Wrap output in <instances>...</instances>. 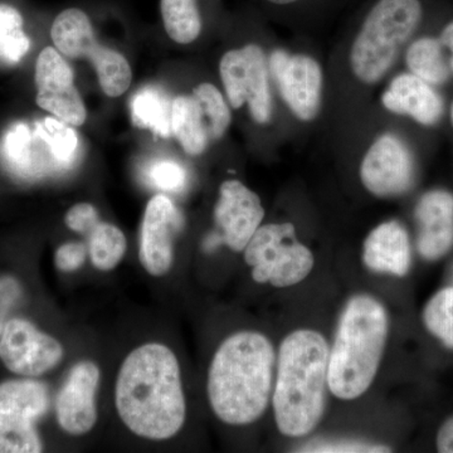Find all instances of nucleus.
<instances>
[{
  "instance_id": "1",
  "label": "nucleus",
  "mask_w": 453,
  "mask_h": 453,
  "mask_svg": "<svg viewBox=\"0 0 453 453\" xmlns=\"http://www.w3.org/2000/svg\"><path fill=\"white\" fill-rule=\"evenodd\" d=\"M116 412L131 434L149 441L177 436L187 419L180 365L162 342H146L125 357L115 384Z\"/></svg>"
},
{
  "instance_id": "2",
  "label": "nucleus",
  "mask_w": 453,
  "mask_h": 453,
  "mask_svg": "<svg viewBox=\"0 0 453 453\" xmlns=\"http://www.w3.org/2000/svg\"><path fill=\"white\" fill-rule=\"evenodd\" d=\"M275 368V349L266 336L257 332L228 336L208 371V401L217 418L229 426L258 421L270 404Z\"/></svg>"
},
{
  "instance_id": "3",
  "label": "nucleus",
  "mask_w": 453,
  "mask_h": 453,
  "mask_svg": "<svg viewBox=\"0 0 453 453\" xmlns=\"http://www.w3.org/2000/svg\"><path fill=\"white\" fill-rule=\"evenodd\" d=\"M329 344L315 330H296L281 342L273 404L283 436L305 437L320 425L329 389Z\"/></svg>"
},
{
  "instance_id": "4",
  "label": "nucleus",
  "mask_w": 453,
  "mask_h": 453,
  "mask_svg": "<svg viewBox=\"0 0 453 453\" xmlns=\"http://www.w3.org/2000/svg\"><path fill=\"white\" fill-rule=\"evenodd\" d=\"M388 329L387 310L375 297L357 295L348 301L330 350L327 381L336 398L353 401L369 389L380 369Z\"/></svg>"
},
{
  "instance_id": "5",
  "label": "nucleus",
  "mask_w": 453,
  "mask_h": 453,
  "mask_svg": "<svg viewBox=\"0 0 453 453\" xmlns=\"http://www.w3.org/2000/svg\"><path fill=\"white\" fill-rule=\"evenodd\" d=\"M421 19L419 0H378L351 47L354 76L365 85L380 82L395 65Z\"/></svg>"
},
{
  "instance_id": "6",
  "label": "nucleus",
  "mask_w": 453,
  "mask_h": 453,
  "mask_svg": "<svg viewBox=\"0 0 453 453\" xmlns=\"http://www.w3.org/2000/svg\"><path fill=\"white\" fill-rule=\"evenodd\" d=\"M244 251L252 279L275 288H290L306 279L314 268V256L297 241L291 223L259 226Z\"/></svg>"
},
{
  "instance_id": "7",
  "label": "nucleus",
  "mask_w": 453,
  "mask_h": 453,
  "mask_svg": "<svg viewBox=\"0 0 453 453\" xmlns=\"http://www.w3.org/2000/svg\"><path fill=\"white\" fill-rule=\"evenodd\" d=\"M50 37L62 55L91 61L107 96H121L130 88L133 73L129 62L121 53L98 43L91 20L81 9L61 12L50 28Z\"/></svg>"
},
{
  "instance_id": "8",
  "label": "nucleus",
  "mask_w": 453,
  "mask_h": 453,
  "mask_svg": "<svg viewBox=\"0 0 453 453\" xmlns=\"http://www.w3.org/2000/svg\"><path fill=\"white\" fill-rule=\"evenodd\" d=\"M50 404L49 386L43 381L26 378L0 384V453L43 451L35 423Z\"/></svg>"
},
{
  "instance_id": "9",
  "label": "nucleus",
  "mask_w": 453,
  "mask_h": 453,
  "mask_svg": "<svg viewBox=\"0 0 453 453\" xmlns=\"http://www.w3.org/2000/svg\"><path fill=\"white\" fill-rule=\"evenodd\" d=\"M219 73L234 109L247 104L253 120L258 124L270 121L273 113L270 68L261 47L247 44L243 49L229 50L220 59Z\"/></svg>"
},
{
  "instance_id": "10",
  "label": "nucleus",
  "mask_w": 453,
  "mask_h": 453,
  "mask_svg": "<svg viewBox=\"0 0 453 453\" xmlns=\"http://www.w3.org/2000/svg\"><path fill=\"white\" fill-rule=\"evenodd\" d=\"M65 357L64 345L26 319H9L0 336V359L9 372L35 378L55 369Z\"/></svg>"
},
{
  "instance_id": "11",
  "label": "nucleus",
  "mask_w": 453,
  "mask_h": 453,
  "mask_svg": "<svg viewBox=\"0 0 453 453\" xmlns=\"http://www.w3.org/2000/svg\"><path fill=\"white\" fill-rule=\"evenodd\" d=\"M268 68L292 113L303 121L314 120L323 95V71L318 61L277 50L271 53Z\"/></svg>"
},
{
  "instance_id": "12",
  "label": "nucleus",
  "mask_w": 453,
  "mask_h": 453,
  "mask_svg": "<svg viewBox=\"0 0 453 453\" xmlns=\"http://www.w3.org/2000/svg\"><path fill=\"white\" fill-rule=\"evenodd\" d=\"M360 179L372 196L388 198L404 195L414 181V160L408 146L393 134H383L366 151Z\"/></svg>"
},
{
  "instance_id": "13",
  "label": "nucleus",
  "mask_w": 453,
  "mask_h": 453,
  "mask_svg": "<svg viewBox=\"0 0 453 453\" xmlns=\"http://www.w3.org/2000/svg\"><path fill=\"white\" fill-rule=\"evenodd\" d=\"M41 109L57 116L65 124L80 127L88 118L85 104L74 88L73 73L58 50L47 47L38 56L35 74Z\"/></svg>"
},
{
  "instance_id": "14",
  "label": "nucleus",
  "mask_w": 453,
  "mask_h": 453,
  "mask_svg": "<svg viewBox=\"0 0 453 453\" xmlns=\"http://www.w3.org/2000/svg\"><path fill=\"white\" fill-rule=\"evenodd\" d=\"M184 219L177 205L157 195L146 205L140 234L139 258L149 275L162 277L174 262V240L183 228Z\"/></svg>"
},
{
  "instance_id": "15",
  "label": "nucleus",
  "mask_w": 453,
  "mask_h": 453,
  "mask_svg": "<svg viewBox=\"0 0 453 453\" xmlns=\"http://www.w3.org/2000/svg\"><path fill=\"white\" fill-rule=\"evenodd\" d=\"M101 372L96 363L81 360L73 366L56 398V418L71 436H85L96 426Z\"/></svg>"
},
{
  "instance_id": "16",
  "label": "nucleus",
  "mask_w": 453,
  "mask_h": 453,
  "mask_svg": "<svg viewBox=\"0 0 453 453\" xmlns=\"http://www.w3.org/2000/svg\"><path fill=\"white\" fill-rule=\"evenodd\" d=\"M264 219L261 199L253 190L238 180H226L220 186L214 220L228 249L243 251Z\"/></svg>"
},
{
  "instance_id": "17",
  "label": "nucleus",
  "mask_w": 453,
  "mask_h": 453,
  "mask_svg": "<svg viewBox=\"0 0 453 453\" xmlns=\"http://www.w3.org/2000/svg\"><path fill=\"white\" fill-rule=\"evenodd\" d=\"M418 222L417 247L423 258L443 257L453 246V196L446 190H431L416 208Z\"/></svg>"
},
{
  "instance_id": "18",
  "label": "nucleus",
  "mask_w": 453,
  "mask_h": 453,
  "mask_svg": "<svg viewBox=\"0 0 453 453\" xmlns=\"http://www.w3.org/2000/svg\"><path fill=\"white\" fill-rule=\"evenodd\" d=\"M390 112L412 118L418 124L432 127L443 113V103L432 85L413 73L396 76L381 96Z\"/></svg>"
},
{
  "instance_id": "19",
  "label": "nucleus",
  "mask_w": 453,
  "mask_h": 453,
  "mask_svg": "<svg viewBox=\"0 0 453 453\" xmlns=\"http://www.w3.org/2000/svg\"><path fill=\"white\" fill-rule=\"evenodd\" d=\"M363 262L372 273L407 275L412 264V252L404 226L396 220L375 226L363 247Z\"/></svg>"
},
{
  "instance_id": "20",
  "label": "nucleus",
  "mask_w": 453,
  "mask_h": 453,
  "mask_svg": "<svg viewBox=\"0 0 453 453\" xmlns=\"http://www.w3.org/2000/svg\"><path fill=\"white\" fill-rule=\"evenodd\" d=\"M172 129L187 154L199 155L207 149L211 140L210 120L195 95L173 100Z\"/></svg>"
},
{
  "instance_id": "21",
  "label": "nucleus",
  "mask_w": 453,
  "mask_h": 453,
  "mask_svg": "<svg viewBox=\"0 0 453 453\" xmlns=\"http://www.w3.org/2000/svg\"><path fill=\"white\" fill-rule=\"evenodd\" d=\"M131 118L142 129L153 131L155 135L169 138L173 135V100L159 86H146L131 98Z\"/></svg>"
},
{
  "instance_id": "22",
  "label": "nucleus",
  "mask_w": 453,
  "mask_h": 453,
  "mask_svg": "<svg viewBox=\"0 0 453 453\" xmlns=\"http://www.w3.org/2000/svg\"><path fill=\"white\" fill-rule=\"evenodd\" d=\"M35 138L28 125L16 122L12 125L0 142V163L11 174L19 178H32L40 174L35 157Z\"/></svg>"
},
{
  "instance_id": "23",
  "label": "nucleus",
  "mask_w": 453,
  "mask_h": 453,
  "mask_svg": "<svg viewBox=\"0 0 453 453\" xmlns=\"http://www.w3.org/2000/svg\"><path fill=\"white\" fill-rule=\"evenodd\" d=\"M411 73L416 74L429 85L445 83L452 74L449 56L440 40L423 37L414 41L405 55Z\"/></svg>"
},
{
  "instance_id": "24",
  "label": "nucleus",
  "mask_w": 453,
  "mask_h": 453,
  "mask_svg": "<svg viewBox=\"0 0 453 453\" xmlns=\"http://www.w3.org/2000/svg\"><path fill=\"white\" fill-rule=\"evenodd\" d=\"M83 237L88 240V256L95 268L107 273L120 265L127 241L119 226L100 220Z\"/></svg>"
},
{
  "instance_id": "25",
  "label": "nucleus",
  "mask_w": 453,
  "mask_h": 453,
  "mask_svg": "<svg viewBox=\"0 0 453 453\" xmlns=\"http://www.w3.org/2000/svg\"><path fill=\"white\" fill-rule=\"evenodd\" d=\"M164 27L177 43L195 42L202 32V17L196 0H160Z\"/></svg>"
},
{
  "instance_id": "26",
  "label": "nucleus",
  "mask_w": 453,
  "mask_h": 453,
  "mask_svg": "<svg viewBox=\"0 0 453 453\" xmlns=\"http://www.w3.org/2000/svg\"><path fill=\"white\" fill-rule=\"evenodd\" d=\"M31 47L23 31V18L16 8L0 4V62L18 64Z\"/></svg>"
},
{
  "instance_id": "27",
  "label": "nucleus",
  "mask_w": 453,
  "mask_h": 453,
  "mask_svg": "<svg viewBox=\"0 0 453 453\" xmlns=\"http://www.w3.org/2000/svg\"><path fill=\"white\" fill-rule=\"evenodd\" d=\"M37 135L43 140L50 157L59 166H70L79 151V138L65 122L47 118L37 124Z\"/></svg>"
},
{
  "instance_id": "28",
  "label": "nucleus",
  "mask_w": 453,
  "mask_h": 453,
  "mask_svg": "<svg viewBox=\"0 0 453 453\" xmlns=\"http://www.w3.org/2000/svg\"><path fill=\"white\" fill-rule=\"evenodd\" d=\"M423 320L429 332L453 349V288H443L428 301Z\"/></svg>"
},
{
  "instance_id": "29",
  "label": "nucleus",
  "mask_w": 453,
  "mask_h": 453,
  "mask_svg": "<svg viewBox=\"0 0 453 453\" xmlns=\"http://www.w3.org/2000/svg\"><path fill=\"white\" fill-rule=\"evenodd\" d=\"M193 95L198 98L203 109L207 113L211 125V140L222 138L231 124L232 118L229 107L219 89L211 83H202L195 88Z\"/></svg>"
},
{
  "instance_id": "30",
  "label": "nucleus",
  "mask_w": 453,
  "mask_h": 453,
  "mask_svg": "<svg viewBox=\"0 0 453 453\" xmlns=\"http://www.w3.org/2000/svg\"><path fill=\"white\" fill-rule=\"evenodd\" d=\"M145 177L151 186L164 192L179 193L187 186V170L173 159L153 160L146 166Z\"/></svg>"
},
{
  "instance_id": "31",
  "label": "nucleus",
  "mask_w": 453,
  "mask_h": 453,
  "mask_svg": "<svg viewBox=\"0 0 453 453\" xmlns=\"http://www.w3.org/2000/svg\"><path fill=\"white\" fill-rule=\"evenodd\" d=\"M88 257V244L82 242H67L57 249L56 266L62 273H74L80 270Z\"/></svg>"
},
{
  "instance_id": "32",
  "label": "nucleus",
  "mask_w": 453,
  "mask_h": 453,
  "mask_svg": "<svg viewBox=\"0 0 453 453\" xmlns=\"http://www.w3.org/2000/svg\"><path fill=\"white\" fill-rule=\"evenodd\" d=\"M23 290L19 281L13 276L0 277V336L4 332L9 315L22 297Z\"/></svg>"
},
{
  "instance_id": "33",
  "label": "nucleus",
  "mask_w": 453,
  "mask_h": 453,
  "mask_svg": "<svg viewBox=\"0 0 453 453\" xmlns=\"http://www.w3.org/2000/svg\"><path fill=\"white\" fill-rule=\"evenodd\" d=\"M100 220L96 208L89 203H79L73 205L65 217V226L71 231L82 235L88 234L89 229L94 228Z\"/></svg>"
},
{
  "instance_id": "34",
  "label": "nucleus",
  "mask_w": 453,
  "mask_h": 453,
  "mask_svg": "<svg viewBox=\"0 0 453 453\" xmlns=\"http://www.w3.org/2000/svg\"><path fill=\"white\" fill-rule=\"evenodd\" d=\"M303 452H330V453H345V452H390L388 447L369 445V443L360 442H330L320 443L303 447Z\"/></svg>"
},
{
  "instance_id": "35",
  "label": "nucleus",
  "mask_w": 453,
  "mask_h": 453,
  "mask_svg": "<svg viewBox=\"0 0 453 453\" xmlns=\"http://www.w3.org/2000/svg\"><path fill=\"white\" fill-rule=\"evenodd\" d=\"M437 449L442 453H453V417L447 419L438 431Z\"/></svg>"
},
{
  "instance_id": "36",
  "label": "nucleus",
  "mask_w": 453,
  "mask_h": 453,
  "mask_svg": "<svg viewBox=\"0 0 453 453\" xmlns=\"http://www.w3.org/2000/svg\"><path fill=\"white\" fill-rule=\"evenodd\" d=\"M438 40H440L446 52L449 53V65H451L453 73V22L449 23V25L445 27V29L441 33V37L438 38Z\"/></svg>"
},
{
  "instance_id": "37",
  "label": "nucleus",
  "mask_w": 453,
  "mask_h": 453,
  "mask_svg": "<svg viewBox=\"0 0 453 453\" xmlns=\"http://www.w3.org/2000/svg\"><path fill=\"white\" fill-rule=\"evenodd\" d=\"M220 243H223L222 235H220V234H214L208 235V237L205 238L204 244H203V246H204L205 251L211 252L213 251V250H216Z\"/></svg>"
},
{
  "instance_id": "38",
  "label": "nucleus",
  "mask_w": 453,
  "mask_h": 453,
  "mask_svg": "<svg viewBox=\"0 0 453 453\" xmlns=\"http://www.w3.org/2000/svg\"><path fill=\"white\" fill-rule=\"evenodd\" d=\"M267 2L273 3V4L277 5H288L292 4V3H296L297 0H267Z\"/></svg>"
},
{
  "instance_id": "39",
  "label": "nucleus",
  "mask_w": 453,
  "mask_h": 453,
  "mask_svg": "<svg viewBox=\"0 0 453 453\" xmlns=\"http://www.w3.org/2000/svg\"><path fill=\"white\" fill-rule=\"evenodd\" d=\"M451 121H452V125H453V104H452V107H451Z\"/></svg>"
}]
</instances>
